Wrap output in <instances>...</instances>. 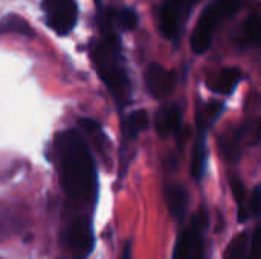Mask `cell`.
Returning <instances> with one entry per match:
<instances>
[{"mask_svg":"<svg viewBox=\"0 0 261 259\" xmlns=\"http://www.w3.org/2000/svg\"><path fill=\"white\" fill-rule=\"evenodd\" d=\"M231 191H232V195L239 205V208L243 206V202H245V186L242 183V180L239 177H231Z\"/></svg>","mask_w":261,"mask_h":259,"instance_id":"e0dca14e","label":"cell"},{"mask_svg":"<svg viewBox=\"0 0 261 259\" xmlns=\"http://www.w3.org/2000/svg\"><path fill=\"white\" fill-rule=\"evenodd\" d=\"M132 246H133V244H132V241H127V243L124 244V249H122V258L121 259H132V255H133V253H132V252H133V250H132Z\"/></svg>","mask_w":261,"mask_h":259,"instance_id":"44dd1931","label":"cell"},{"mask_svg":"<svg viewBox=\"0 0 261 259\" xmlns=\"http://www.w3.org/2000/svg\"><path fill=\"white\" fill-rule=\"evenodd\" d=\"M61 185L66 195L80 205H95L98 197V176L93 157L78 131L69 130L58 136Z\"/></svg>","mask_w":261,"mask_h":259,"instance_id":"6da1fadb","label":"cell"},{"mask_svg":"<svg viewBox=\"0 0 261 259\" xmlns=\"http://www.w3.org/2000/svg\"><path fill=\"white\" fill-rule=\"evenodd\" d=\"M205 160H206V154H205V145L203 143H197L193 153V160H191V174L196 180H200L205 171Z\"/></svg>","mask_w":261,"mask_h":259,"instance_id":"5bb4252c","label":"cell"},{"mask_svg":"<svg viewBox=\"0 0 261 259\" xmlns=\"http://www.w3.org/2000/svg\"><path fill=\"white\" fill-rule=\"evenodd\" d=\"M223 17H225V14L220 11L217 3L210 5L203 11V14L200 15V18L193 31V35H191V49L194 53L200 55L208 50V47L211 46V41H213V32Z\"/></svg>","mask_w":261,"mask_h":259,"instance_id":"277c9868","label":"cell"},{"mask_svg":"<svg viewBox=\"0 0 261 259\" xmlns=\"http://www.w3.org/2000/svg\"><path fill=\"white\" fill-rule=\"evenodd\" d=\"M246 256H248V234H242L228 247L225 259H246Z\"/></svg>","mask_w":261,"mask_h":259,"instance_id":"4fadbf2b","label":"cell"},{"mask_svg":"<svg viewBox=\"0 0 261 259\" xmlns=\"http://www.w3.org/2000/svg\"><path fill=\"white\" fill-rule=\"evenodd\" d=\"M249 259H260L261 258V226H258L252 235L251 240V249H249Z\"/></svg>","mask_w":261,"mask_h":259,"instance_id":"d6986e66","label":"cell"},{"mask_svg":"<svg viewBox=\"0 0 261 259\" xmlns=\"http://www.w3.org/2000/svg\"><path fill=\"white\" fill-rule=\"evenodd\" d=\"M254 136H255V142H258L261 139V119L255 124V131H254Z\"/></svg>","mask_w":261,"mask_h":259,"instance_id":"603a6c76","label":"cell"},{"mask_svg":"<svg viewBox=\"0 0 261 259\" xmlns=\"http://www.w3.org/2000/svg\"><path fill=\"white\" fill-rule=\"evenodd\" d=\"M145 84L151 96L164 99L174 92L176 75L174 72L162 67L161 64L151 63L145 72Z\"/></svg>","mask_w":261,"mask_h":259,"instance_id":"8992f818","label":"cell"},{"mask_svg":"<svg viewBox=\"0 0 261 259\" xmlns=\"http://www.w3.org/2000/svg\"><path fill=\"white\" fill-rule=\"evenodd\" d=\"M0 259H3V258H0Z\"/></svg>","mask_w":261,"mask_h":259,"instance_id":"d4e9b609","label":"cell"},{"mask_svg":"<svg viewBox=\"0 0 261 259\" xmlns=\"http://www.w3.org/2000/svg\"><path fill=\"white\" fill-rule=\"evenodd\" d=\"M249 212L254 217H260L261 215V185H257L252 189L251 202H249Z\"/></svg>","mask_w":261,"mask_h":259,"instance_id":"ac0fdd59","label":"cell"},{"mask_svg":"<svg viewBox=\"0 0 261 259\" xmlns=\"http://www.w3.org/2000/svg\"><path fill=\"white\" fill-rule=\"evenodd\" d=\"M147 127H148V114H147V111L145 110H136L128 116V119L125 122V134L133 139L141 131L147 130Z\"/></svg>","mask_w":261,"mask_h":259,"instance_id":"7c38bea8","label":"cell"},{"mask_svg":"<svg viewBox=\"0 0 261 259\" xmlns=\"http://www.w3.org/2000/svg\"><path fill=\"white\" fill-rule=\"evenodd\" d=\"M165 200L170 209V214L176 220H184L188 208V192L180 185H168L165 189Z\"/></svg>","mask_w":261,"mask_h":259,"instance_id":"9c48e42d","label":"cell"},{"mask_svg":"<svg viewBox=\"0 0 261 259\" xmlns=\"http://www.w3.org/2000/svg\"><path fill=\"white\" fill-rule=\"evenodd\" d=\"M245 35L251 43H261V15H251L245 23Z\"/></svg>","mask_w":261,"mask_h":259,"instance_id":"2e32d148","label":"cell"},{"mask_svg":"<svg viewBox=\"0 0 261 259\" xmlns=\"http://www.w3.org/2000/svg\"><path fill=\"white\" fill-rule=\"evenodd\" d=\"M187 2H188V3H191V5H194V3H197L199 0H187Z\"/></svg>","mask_w":261,"mask_h":259,"instance_id":"cb8c5ba5","label":"cell"},{"mask_svg":"<svg viewBox=\"0 0 261 259\" xmlns=\"http://www.w3.org/2000/svg\"><path fill=\"white\" fill-rule=\"evenodd\" d=\"M66 244L78 255V259H86L93 249L92 223L86 218H75L64 232Z\"/></svg>","mask_w":261,"mask_h":259,"instance_id":"5b68a950","label":"cell"},{"mask_svg":"<svg viewBox=\"0 0 261 259\" xmlns=\"http://www.w3.org/2000/svg\"><path fill=\"white\" fill-rule=\"evenodd\" d=\"M5 34H17L26 38L35 37V31L31 27V24L24 18L15 14H8L6 17L0 18V35Z\"/></svg>","mask_w":261,"mask_h":259,"instance_id":"8fae6325","label":"cell"},{"mask_svg":"<svg viewBox=\"0 0 261 259\" xmlns=\"http://www.w3.org/2000/svg\"><path fill=\"white\" fill-rule=\"evenodd\" d=\"M104 37L93 46L92 60L98 75L113 98L122 104L130 96V81L122 64L121 43L112 31H102Z\"/></svg>","mask_w":261,"mask_h":259,"instance_id":"7a4b0ae2","label":"cell"},{"mask_svg":"<svg viewBox=\"0 0 261 259\" xmlns=\"http://www.w3.org/2000/svg\"><path fill=\"white\" fill-rule=\"evenodd\" d=\"M182 0H164L161 8V31L165 38H173L179 29L182 15Z\"/></svg>","mask_w":261,"mask_h":259,"instance_id":"52a82bcc","label":"cell"},{"mask_svg":"<svg viewBox=\"0 0 261 259\" xmlns=\"http://www.w3.org/2000/svg\"><path fill=\"white\" fill-rule=\"evenodd\" d=\"M240 79H242V72L236 67H228V69L220 70L216 79L210 84V89L214 90L216 93L228 95L236 89Z\"/></svg>","mask_w":261,"mask_h":259,"instance_id":"30bf717a","label":"cell"},{"mask_svg":"<svg viewBox=\"0 0 261 259\" xmlns=\"http://www.w3.org/2000/svg\"><path fill=\"white\" fill-rule=\"evenodd\" d=\"M43 8L49 26L58 35H67L75 27L78 17L75 0H44Z\"/></svg>","mask_w":261,"mask_h":259,"instance_id":"3957f363","label":"cell"},{"mask_svg":"<svg viewBox=\"0 0 261 259\" xmlns=\"http://www.w3.org/2000/svg\"><path fill=\"white\" fill-rule=\"evenodd\" d=\"M156 130L161 136H168L177 133L182 124V113L177 105L171 104L159 110L156 114Z\"/></svg>","mask_w":261,"mask_h":259,"instance_id":"ba28073f","label":"cell"},{"mask_svg":"<svg viewBox=\"0 0 261 259\" xmlns=\"http://www.w3.org/2000/svg\"><path fill=\"white\" fill-rule=\"evenodd\" d=\"M248 220V212H246V209L242 206L240 209H239V221L240 223H245Z\"/></svg>","mask_w":261,"mask_h":259,"instance_id":"7402d4cb","label":"cell"},{"mask_svg":"<svg viewBox=\"0 0 261 259\" xmlns=\"http://www.w3.org/2000/svg\"><path fill=\"white\" fill-rule=\"evenodd\" d=\"M220 147H222V151L228 160H231V162L239 160V157H240V136H239V133L234 136H225V142H222Z\"/></svg>","mask_w":261,"mask_h":259,"instance_id":"9a60e30c","label":"cell"},{"mask_svg":"<svg viewBox=\"0 0 261 259\" xmlns=\"http://www.w3.org/2000/svg\"><path fill=\"white\" fill-rule=\"evenodd\" d=\"M216 3L225 15H231L240 8V0H216Z\"/></svg>","mask_w":261,"mask_h":259,"instance_id":"ffe728a7","label":"cell"}]
</instances>
